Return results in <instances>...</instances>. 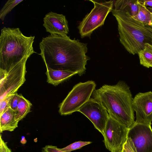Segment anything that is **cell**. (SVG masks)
I'll return each mask as SVG.
<instances>
[{
  "label": "cell",
  "mask_w": 152,
  "mask_h": 152,
  "mask_svg": "<svg viewBox=\"0 0 152 152\" xmlns=\"http://www.w3.org/2000/svg\"><path fill=\"white\" fill-rule=\"evenodd\" d=\"M42 152H65L58 148L56 146L47 145L42 148Z\"/></svg>",
  "instance_id": "24"
},
{
  "label": "cell",
  "mask_w": 152,
  "mask_h": 152,
  "mask_svg": "<svg viewBox=\"0 0 152 152\" xmlns=\"http://www.w3.org/2000/svg\"><path fill=\"white\" fill-rule=\"evenodd\" d=\"M137 152H152V129L151 125L135 123L127 134Z\"/></svg>",
  "instance_id": "10"
},
{
  "label": "cell",
  "mask_w": 152,
  "mask_h": 152,
  "mask_svg": "<svg viewBox=\"0 0 152 152\" xmlns=\"http://www.w3.org/2000/svg\"><path fill=\"white\" fill-rule=\"evenodd\" d=\"M16 111L9 107L0 114V133L4 131L12 132L18 127V121L16 118Z\"/></svg>",
  "instance_id": "13"
},
{
  "label": "cell",
  "mask_w": 152,
  "mask_h": 152,
  "mask_svg": "<svg viewBox=\"0 0 152 152\" xmlns=\"http://www.w3.org/2000/svg\"><path fill=\"white\" fill-rule=\"evenodd\" d=\"M91 96L112 118L128 129L134 124L133 98L130 88L124 81L120 80L113 85H104L95 89Z\"/></svg>",
  "instance_id": "2"
},
{
  "label": "cell",
  "mask_w": 152,
  "mask_h": 152,
  "mask_svg": "<svg viewBox=\"0 0 152 152\" xmlns=\"http://www.w3.org/2000/svg\"><path fill=\"white\" fill-rule=\"evenodd\" d=\"M151 67H152V64L151 65Z\"/></svg>",
  "instance_id": "30"
},
{
  "label": "cell",
  "mask_w": 152,
  "mask_h": 152,
  "mask_svg": "<svg viewBox=\"0 0 152 152\" xmlns=\"http://www.w3.org/2000/svg\"><path fill=\"white\" fill-rule=\"evenodd\" d=\"M13 95L6 97L0 102V114L7 107H9L10 101Z\"/></svg>",
  "instance_id": "23"
},
{
  "label": "cell",
  "mask_w": 152,
  "mask_h": 152,
  "mask_svg": "<svg viewBox=\"0 0 152 152\" xmlns=\"http://www.w3.org/2000/svg\"><path fill=\"white\" fill-rule=\"evenodd\" d=\"M43 21V26L50 34L64 36L69 33L68 22L62 14L50 12L45 15Z\"/></svg>",
  "instance_id": "12"
},
{
  "label": "cell",
  "mask_w": 152,
  "mask_h": 152,
  "mask_svg": "<svg viewBox=\"0 0 152 152\" xmlns=\"http://www.w3.org/2000/svg\"><path fill=\"white\" fill-rule=\"evenodd\" d=\"M86 117L102 135L109 115L102 105L93 98L90 99L77 110Z\"/></svg>",
  "instance_id": "9"
},
{
  "label": "cell",
  "mask_w": 152,
  "mask_h": 152,
  "mask_svg": "<svg viewBox=\"0 0 152 152\" xmlns=\"http://www.w3.org/2000/svg\"><path fill=\"white\" fill-rule=\"evenodd\" d=\"M132 106L136 113L135 123L151 125L152 121V91L140 92L133 98Z\"/></svg>",
  "instance_id": "11"
},
{
  "label": "cell",
  "mask_w": 152,
  "mask_h": 152,
  "mask_svg": "<svg viewBox=\"0 0 152 152\" xmlns=\"http://www.w3.org/2000/svg\"><path fill=\"white\" fill-rule=\"evenodd\" d=\"M94 5L90 12L80 23L77 28L81 38L90 37L96 29L104 24L105 20L113 7L114 1L99 2L90 0Z\"/></svg>",
  "instance_id": "6"
},
{
  "label": "cell",
  "mask_w": 152,
  "mask_h": 152,
  "mask_svg": "<svg viewBox=\"0 0 152 152\" xmlns=\"http://www.w3.org/2000/svg\"><path fill=\"white\" fill-rule=\"evenodd\" d=\"M123 148L126 152H137L132 141L128 137H127Z\"/></svg>",
  "instance_id": "21"
},
{
  "label": "cell",
  "mask_w": 152,
  "mask_h": 152,
  "mask_svg": "<svg viewBox=\"0 0 152 152\" xmlns=\"http://www.w3.org/2000/svg\"><path fill=\"white\" fill-rule=\"evenodd\" d=\"M23 0H8L0 11V19L3 21L6 15Z\"/></svg>",
  "instance_id": "19"
},
{
  "label": "cell",
  "mask_w": 152,
  "mask_h": 152,
  "mask_svg": "<svg viewBox=\"0 0 152 152\" xmlns=\"http://www.w3.org/2000/svg\"><path fill=\"white\" fill-rule=\"evenodd\" d=\"M139 0H117L114 1L113 7L116 10L124 11L132 17L138 12Z\"/></svg>",
  "instance_id": "15"
},
{
  "label": "cell",
  "mask_w": 152,
  "mask_h": 152,
  "mask_svg": "<svg viewBox=\"0 0 152 152\" xmlns=\"http://www.w3.org/2000/svg\"><path fill=\"white\" fill-rule=\"evenodd\" d=\"M128 131L109 115L103 135L106 148L110 152H120L127 139Z\"/></svg>",
  "instance_id": "8"
},
{
  "label": "cell",
  "mask_w": 152,
  "mask_h": 152,
  "mask_svg": "<svg viewBox=\"0 0 152 152\" xmlns=\"http://www.w3.org/2000/svg\"><path fill=\"white\" fill-rule=\"evenodd\" d=\"M120 152H126V151H125V150H124V149L123 148V149H122V150Z\"/></svg>",
  "instance_id": "29"
},
{
  "label": "cell",
  "mask_w": 152,
  "mask_h": 152,
  "mask_svg": "<svg viewBox=\"0 0 152 152\" xmlns=\"http://www.w3.org/2000/svg\"><path fill=\"white\" fill-rule=\"evenodd\" d=\"M32 105L31 102L20 94L17 109L16 118L19 122L30 112Z\"/></svg>",
  "instance_id": "17"
},
{
  "label": "cell",
  "mask_w": 152,
  "mask_h": 152,
  "mask_svg": "<svg viewBox=\"0 0 152 152\" xmlns=\"http://www.w3.org/2000/svg\"><path fill=\"white\" fill-rule=\"evenodd\" d=\"M138 12L136 15L132 18L134 20L146 25L152 26L151 11L146 6L140 2L139 0L138 2Z\"/></svg>",
  "instance_id": "16"
},
{
  "label": "cell",
  "mask_w": 152,
  "mask_h": 152,
  "mask_svg": "<svg viewBox=\"0 0 152 152\" xmlns=\"http://www.w3.org/2000/svg\"><path fill=\"white\" fill-rule=\"evenodd\" d=\"M39 54L46 68L68 71L81 76L84 74L90 57L87 44L67 35L50 34L43 37Z\"/></svg>",
  "instance_id": "1"
},
{
  "label": "cell",
  "mask_w": 152,
  "mask_h": 152,
  "mask_svg": "<svg viewBox=\"0 0 152 152\" xmlns=\"http://www.w3.org/2000/svg\"><path fill=\"white\" fill-rule=\"evenodd\" d=\"M45 74L47 76V82L50 84L56 86L76 73L68 71L53 69L46 68Z\"/></svg>",
  "instance_id": "14"
},
{
  "label": "cell",
  "mask_w": 152,
  "mask_h": 152,
  "mask_svg": "<svg viewBox=\"0 0 152 152\" xmlns=\"http://www.w3.org/2000/svg\"><path fill=\"white\" fill-rule=\"evenodd\" d=\"M0 152H12L7 145V142H5L2 138V135L0 136Z\"/></svg>",
  "instance_id": "25"
},
{
  "label": "cell",
  "mask_w": 152,
  "mask_h": 152,
  "mask_svg": "<svg viewBox=\"0 0 152 152\" xmlns=\"http://www.w3.org/2000/svg\"><path fill=\"white\" fill-rule=\"evenodd\" d=\"M26 64L15 66L7 71L0 70V101L13 95L26 81Z\"/></svg>",
  "instance_id": "7"
},
{
  "label": "cell",
  "mask_w": 152,
  "mask_h": 152,
  "mask_svg": "<svg viewBox=\"0 0 152 152\" xmlns=\"http://www.w3.org/2000/svg\"><path fill=\"white\" fill-rule=\"evenodd\" d=\"M140 64L147 68L151 67L152 64V45L145 44L144 48L138 53Z\"/></svg>",
  "instance_id": "18"
},
{
  "label": "cell",
  "mask_w": 152,
  "mask_h": 152,
  "mask_svg": "<svg viewBox=\"0 0 152 152\" xmlns=\"http://www.w3.org/2000/svg\"><path fill=\"white\" fill-rule=\"evenodd\" d=\"M140 2L146 6H150L152 7V0H139Z\"/></svg>",
  "instance_id": "26"
},
{
  "label": "cell",
  "mask_w": 152,
  "mask_h": 152,
  "mask_svg": "<svg viewBox=\"0 0 152 152\" xmlns=\"http://www.w3.org/2000/svg\"><path fill=\"white\" fill-rule=\"evenodd\" d=\"M35 36L24 35L19 28L4 27L0 35V70L7 71L13 66L26 64L34 53Z\"/></svg>",
  "instance_id": "3"
},
{
  "label": "cell",
  "mask_w": 152,
  "mask_h": 152,
  "mask_svg": "<svg viewBox=\"0 0 152 152\" xmlns=\"http://www.w3.org/2000/svg\"><path fill=\"white\" fill-rule=\"evenodd\" d=\"M118 26L119 40L129 53L134 55L146 43L152 44V26L134 19L129 14L113 8L111 11Z\"/></svg>",
  "instance_id": "4"
},
{
  "label": "cell",
  "mask_w": 152,
  "mask_h": 152,
  "mask_svg": "<svg viewBox=\"0 0 152 152\" xmlns=\"http://www.w3.org/2000/svg\"><path fill=\"white\" fill-rule=\"evenodd\" d=\"M92 80L80 82L75 85L60 104L59 112L61 115L71 114L78 110L90 98L95 89Z\"/></svg>",
  "instance_id": "5"
},
{
  "label": "cell",
  "mask_w": 152,
  "mask_h": 152,
  "mask_svg": "<svg viewBox=\"0 0 152 152\" xmlns=\"http://www.w3.org/2000/svg\"><path fill=\"white\" fill-rule=\"evenodd\" d=\"M90 141H80L74 142L66 147L60 149L65 152H71L72 151L80 149L83 147L91 143Z\"/></svg>",
  "instance_id": "20"
},
{
  "label": "cell",
  "mask_w": 152,
  "mask_h": 152,
  "mask_svg": "<svg viewBox=\"0 0 152 152\" xmlns=\"http://www.w3.org/2000/svg\"></svg>",
  "instance_id": "31"
},
{
  "label": "cell",
  "mask_w": 152,
  "mask_h": 152,
  "mask_svg": "<svg viewBox=\"0 0 152 152\" xmlns=\"http://www.w3.org/2000/svg\"><path fill=\"white\" fill-rule=\"evenodd\" d=\"M150 10V11H151V22L152 23V7H147Z\"/></svg>",
  "instance_id": "28"
},
{
  "label": "cell",
  "mask_w": 152,
  "mask_h": 152,
  "mask_svg": "<svg viewBox=\"0 0 152 152\" xmlns=\"http://www.w3.org/2000/svg\"><path fill=\"white\" fill-rule=\"evenodd\" d=\"M20 97V94L16 92L13 95L10 101L9 107L14 111H16Z\"/></svg>",
  "instance_id": "22"
},
{
  "label": "cell",
  "mask_w": 152,
  "mask_h": 152,
  "mask_svg": "<svg viewBox=\"0 0 152 152\" xmlns=\"http://www.w3.org/2000/svg\"><path fill=\"white\" fill-rule=\"evenodd\" d=\"M27 142V141L24 136H22L21 137V139L20 140V142L23 144H25Z\"/></svg>",
  "instance_id": "27"
}]
</instances>
